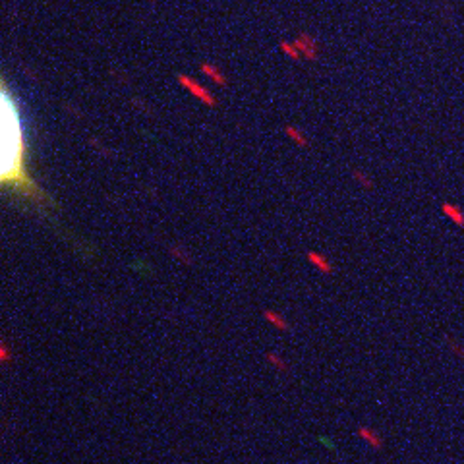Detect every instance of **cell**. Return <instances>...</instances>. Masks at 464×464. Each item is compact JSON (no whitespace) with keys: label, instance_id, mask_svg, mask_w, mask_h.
I'll return each instance as SVG.
<instances>
[{"label":"cell","instance_id":"cell-13","mask_svg":"<svg viewBox=\"0 0 464 464\" xmlns=\"http://www.w3.org/2000/svg\"><path fill=\"white\" fill-rule=\"evenodd\" d=\"M317 441L323 445V447H327L329 451H335V449H337V447H335V443H333L329 437H325V435H317Z\"/></svg>","mask_w":464,"mask_h":464},{"label":"cell","instance_id":"cell-3","mask_svg":"<svg viewBox=\"0 0 464 464\" xmlns=\"http://www.w3.org/2000/svg\"><path fill=\"white\" fill-rule=\"evenodd\" d=\"M294 45H296V48L300 50V54H302V58H306V60H309V62H315L317 60V43H315V39L311 37L309 33H300L298 37L294 39Z\"/></svg>","mask_w":464,"mask_h":464},{"label":"cell","instance_id":"cell-11","mask_svg":"<svg viewBox=\"0 0 464 464\" xmlns=\"http://www.w3.org/2000/svg\"><path fill=\"white\" fill-rule=\"evenodd\" d=\"M267 360H269V364H273V366L277 367L279 371H282V373H286L288 371V364L282 360V358L277 354V352H267Z\"/></svg>","mask_w":464,"mask_h":464},{"label":"cell","instance_id":"cell-4","mask_svg":"<svg viewBox=\"0 0 464 464\" xmlns=\"http://www.w3.org/2000/svg\"><path fill=\"white\" fill-rule=\"evenodd\" d=\"M441 213L443 217H447L449 221L453 222L454 226L458 228H464V211L453 201H443L441 203Z\"/></svg>","mask_w":464,"mask_h":464},{"label":"cell","instance_id":"cell-2","mask_svg":"<svg viewBox=\"0 0 464 464\" xmlns=\"http://www.w3.org/2000/svg\"><path fill=\"white\" fill-rule=\"evenodd\" d=\"M178 83L190 93L192 97H195L199 103H203V105L207 106H215L217 105V97L213 95L209 89H205V87L201 85V83H197L195 79H192L190 76H186V74H178Z\"/></svg>","mask_w":464,"mask_h":464},{"label":"cell","instance_id":"cell-7","mask_svg":"<svg viewBox=\"0 0 464 464\" xmlns=\"http://www.w3.org/2000/svg\"><path fill=\"white\" fill-rule=\"evenodd\" d=\"M358 437L364 439L367 445H371L373 449H381V447H383V441H381V437H379V433H377L373 427L360 425V427H358Z\"/></svg>","mask_w":464,"mask_h":464},{"label":"cell","instance_id":"cell-15","mask_svg":"<svg viewBox=\"0 0 464 464\" xmlns=\"http://www.w3.org/2000/svg\"><path fill=\"white\" fill-rule=\"evenodd\" d=\"M451 346H453V350L456 352V354H458V356L464 358V346H460V344H456L454 340H451Z\"/></svg>","mask_w":464,"mask_h":464},{"label":"cell","instance_id":"cell-12","mask_svg":"<svg viewBox=\"0 0 464 464\" xmlns=\"http://www.w3.org/2000/svg\"><path fill=\"white\" fill-rule=\"evenodd\" d=\"M0 360H2V364H8L10 362V350L4 340L0 342Z\"/></svg>","mask_w":464,"mask_h":464},{"label":"cell","instance_id":"cell-10","mask_svg":"<svg viewBox=\"0 0 464 464\" xmlns=\"http://www.w3.org/2000/svg\"><path fill=\"white\" fill-rule=\"evenodd\" d=\"M279 47H280V50H282V54H286L290 60H294V62H300V60H302V54H300V50L296 48V45H294V41H292V43H290V41H282Z\"/></svg>","mask_w":464,"mask_h":464},{"label":"cell","instance_id":"cell-8","mask_svg":"<svg viewBox=\"0 0 464 464\" xmlns=\"http://www.w3.org/2000/svg\"><path fill=\"white\" fill-rule=\"evenodd\" d=\"M263 317L267 319L275 329H279V331H288L290 329L288 321L284 319V315L279 313V311H275V309H265L263 311Z\"/></svg>","mask_w":464,"mask_h":464},{"label":"cell","instance_id":"cell-5","mask_svg":"<svg viewBox=\"0 0 464 464\" xmlns=\"http://www.w3.org/2000/svg\"><path fill=\"white\" fill-rule=\"evenodd\" d=\"M308 261L317 271H321L323 275H331V273H333V265H331V261H329L323 253H319V251L309 250L308 251Z\"/></svg>","mask_w":464,"mask_h":464},{"label":"cell","instance_id":"cell-6","mask_svg":"<svg viewBox=\"0 0 464 464\" xmlns=\"http://www.w3.org/2000/svg\"><path fill=\"white\" fill-rule=\"evenodd\" d=\"M201 74L205 77H209L213 83H217V85H226V76L221 72V68H217L215 64H211V62H201Z\"/></svg>","mask_w":464,"mask_h":464},{"label":"cell","instance_id":"cell-9","mask_svg":"<svg viewBox=\"0 0 464 464\" xmlns=\"http://www.w3.org/2000/svg\"><path fill=\"white\" fill-rule=\"evenodd\" d=\"M284 132H286V135H288V139H292V141L298 145V147H308L309 145V139L302 134V132H300L296 126L288 124L286 128H284Z\"/></svg>","mask_w":464,"mask_h":464},{"label":"cell","instance_id":"cell-1","mask_svg":"<svg viewBox=\"0 0 464 464\" xmlns=\"http://www.w3.org/2000/svg\"><path fill=\"white\" fill-rule=\"evenodd\" d=\"M0 130H2V163L0 184L16 197H23L39 209L56 207L29 168V147L21 124L18 99L10 91L6 79L0 87Z\"/></svg>","mask_w":464,"mask_h":464},{"label":"cell","instance_id":"cell-14","mask_svg":"<svg viewBox=\"0 0 464 464\" xmlns=\"http://www.w3.org/2000/svg\"><path fill=\"white\" fill-rule=\"evenodd\" d=\"M354 176H356V178L360 180V182L364 184V188H373V182H369V180H367V178H364V176H362L360 172H356Z\"/></svg>","mask_w":464,"mask_h":464}]
</instances>
